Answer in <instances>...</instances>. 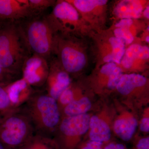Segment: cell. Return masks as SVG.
<instances>
[{
  "instance_id": "6da1fadb",
  "label": "cell",
  "mask_w": 149,
  "mask_h": 149,
  "mask_svg": "<svg viewBox=\"0 0 149 149\" xmlns=\"http://www.w3.org/2000/svg\"><path fill=\"white\" fill-rule=\"evenodd\" d=\"M17 106L29 118L35 135L52 139L61 122L56 100L34 89Z\"/></svg>"
},
{
  "instance_id": "7a4b0ae2",
  "label": "cell",
  "mask_w": 149,
  "mask_h": 149,
  "mask_svg": "<svg viewBox=\"0 0 149 149\" xmlns=\"http://www.w3.org/2000/svg\"><path fill=\"white\" fill-rule=\"evenodd\" d=\"M0 24V67L22 78L24 62L32 54L18 21Z\"/></svg>"
},
{
  "instance_id": "3957f363",
  "label": "cell",
  "mask_w": 149,
  "mask_h": 149,
  "mask_svg": "<svg viewBox=\"0 0 149 149\" xmlns=\"http://www.w3.org/2000/svg\"><path fill=\"white\" fill-rule=\"evenodd\" d=\"M35 135L29 118L18 106L0 118V141L17 149Z\"/></svg>"
},
{
  "instance_id": "277c9868",
  "label": "cell",
  "mask_w": 149,
  "mask_h": 149,
  "mask_svg": "<svg viewBox=\"0 0 149 149\" xmlns=\"http://www.w3.org/2000/svg\"><path fill=\"white\" fill-rule=\"evenodd\" d=\"M19 22L29 50L48 61L53 53L54 34L46 19L37 15Z\"/></svg>"
},
{
  "instance_id": "5b68a950",
  "label": "cell",
  "mask_w": 149,
  "mask_h": 149,
  "mask_svg": "<svg viewBox=\"0 0 149 149\" xmlns=\"http://www.w3.org/2000/svg\"><path fill=\"white\" fill-rule=\"evenodd\" d=\"M54 53L57 55V59L68 74L81 71L86 65V56L80 43L74 35L55 34Z\"/></svg>"
},
{
  "instance_id": "8992f818",
  "label": "cell",
  "mask_w": 149,
  "mask_h": 149,
  "mask_svg": "<svg viewBox=\"0 0 149 149\" xmlns=\"http://www.w3.org/2000/svg\"><path fill=\"white\" fill-rule=\"evenodd\" d=\"M46 17L54 34L74 35L83 25L80 14L67 1H57L52 12Z\"/></svg>"
},
{
  "instance_id": "52a82bcc",
  "label": "cell",
  "mask_w": 149,
  "mask_h": 149,
  "mask_svg": "<svg viewBox=\"0 0 149 149\" xmlns=\"http://www.w3.org/2000/svg\"><path fill=\"white\" fill-rule=\"evenodd\" d=\"M49 72V62L47 59L32 54L24 62L22 78L32 88H40L46 84Z\"/></svg>"
},
{
  "instance_id": "ba28073f",
  "label": "cell",
  "mask_w": 149,
  "mask_h": 149,
  "mask_svg": "<svg viewBox=\"0 0 149 149\" xmlns=\"http://www.w3.org/2000/svg\"><path fill=\"white\" fill-rule=\"evenodd\" d=\"M69 74L63 69L58 59L49 63V72L46 85L47 93L57 101L62 93L70 85Z\"/></svg>"
},
{
  "instance_id": "9c48e42d",
  "label": "cell",
  "mask_w": 149,
  "mask_h": 149,
  "mask_svg": "<svg viewBox=\"0 0 149 149\" xmlns=\"http://www.w3.org/2000/svg\"><path fill=\"white\" fill-rule=\"evenodd\" d=\"M90 119L86 113L64 118L57 128L60 136L64 138V144L66 145L73 138L86 133L90 128Z\"/></svg>"
},
{
  "instance_id": "30bf717a",
  "label": "cell",
  "mask_w": 149,
  "mask_h": 149,
  "mask_svg": "<svg viewBox=\"0 0 149 149\" xmlns=\"http://www.w3.org/2000/svg\"><path fill=\"white\" fill-rule=\"evenodd\" d=\"M33 16L27 0H0V20L19 21Z\"/></svg>"
},
{
  "instance_id": "8fae6325",
  "label": "cell",
  "mask_w": 149,
  "mask_h": 149,
  "mask_svg": "<svg viewBox=\"0 0 149 149\" xmlns=\"http://www.w3.org/2000/svg\"><path fill=\"white\" fill-rule=\"evenodd\" d=\"M149 58L148 47L135 43L130 45L125 49L120 64L123 68L130 69L135 64L148 61Z\"/></svg>"
},
{
  "instance_id": "7c38bea8",
  "label": "cell",
  "mask_w": 149,
  "mask_h": 149,
  "mask_svg": "<svg viewBox=\"0 0 149 149\" xmlns=\"http://www.w3.org/2000/svg\"><path fill=\"white\" fill-rule=\"evenodd\" d=\"M144 9L143 3L137 0L120 1L115 6L113 14L118 18L137 19L143 15Z\"/></svg>"
},
{
  "instance_id": "4fadbf2b",
  "label": "cell",
  "mask_w": 149,
  "mask_h": 149,
  "mask_svg": "<svg viewBox=\"0 0 149 149\" xmlns=\"http://www.w3.org/2000/svg\"><path fill=\"white\" fill-rule=\"evenodd\" d=\"M5 88L11 102L15 106L20 103L22 97H26L34 90L22 77L6 85Z\"/></svg>"
},
{
  "instance_id": "5bb4252c",
  "label": "cell",
  "mask_w": 149,
  "mask_h": 149,
  "mask_svg": "<svg viewBox=\"0 0 149 149\" xmlns=\"http://www.w3.org/2000/svg\"><path fill=\"white\" fill-rule=\"evenodd\" d=\"M147 79L144 76L137 73L123 74L116 89L121 95H129L136 88L146 85Z\"/></svg>"
},
{
  "instance_id": "9a60e30c",
  "label": "cell",
  "mask_w": 149,
  "mask_h": 149,
  "mask_svg": "<svg viewBox=\"0 0 149 149\" xmlns=\"http://www.w3.org/2000/svg\"><path fill=\"white\" fill-rule=\"evenodd\" d=\"M90 138L91 141L107 142L110 139L111 133L108 125L95 116L90 119Z\"/></svg>"
},
{
  "instance_id": "2e32d148",
  "label": "cell",
  "mask_w": 149,
  "mask_h": 149,
  "mask_svg": "<svg viewBox=\"0 0 149 149\" xmlns=\"http://www.w3.org/2000/svg\"><path fill=\"white\" fill-rule=\"evenodd\" d=\"M138 122L134 118L118 119L115 122L114 129L118 136L125 141H129L132 138Z\"/></svg>"
},
{
  "instance_id": "e0dca14e",
  "label": "cell",
  "mask_w": 149,
  "mask_h": 149,
  "mask_svg": "<svg viewBox=\"0 0 149 149\" xmlns=\"http://www.w3.org/2000/svg\"><path fill=\"white\" fill-rule=\"evenodd\" d=\"M77 10L80 15L95 13L99 9L106 5V0H73L67 1Z\"/></svg>"
},
{
  "instance_id": "ac0fdd59",
  "label": "cell",
  "mask_w": 149,
  "mask_h": 149,
  "mask_svg": "<svg viewBox=\"0 0 149 149\" xmlns=\"http://www.w3.org/2000/svg\"><path fill=\"white\" fill-rule=\"evenodd\" d=\"M91 106L90 100L88 98L84 97L78 100H74L66 106L65 107L64 112L66 116L85 114L91 109Z\"/></svg>"
},
{
  "instance_id": "d6986e66",
  "label": "cell",
  "mask_w": 149,
  "mask_h": 149,
  "mask_svg": "<svg viewBox=\"0 0 149 149\" xmlns=\"http://www.w3.org/2000/svg\"><path fill=\"white\" fill-rule=\"evenodd\" d=\"M53 139L35 135L17 149H55Z\"/></svg>"
},
{
  "instance_id": "ffe728a7",
  "label": "cell",
  "mask_w": 149,
  "mask_h": 149,
  "mask_svg": "<svg viewBox=\"0 0 149 149\" xmlns=\"http://www.w3.org/2000/svg\"><path fill=\"white\" fill-rule=\"evenodd\" d=\"M29 9L35 16L51 7H53L56 1L53 0H27Z\"/></svg>"
},
{
  "instance_id": "44dd1931",
  "label": "cell",
  "mask_w": 149,
  "mask_h": 149,
  "mask_svg": "<svg viewBox=\"0 0 149 149\" xmlns=\"http://www.w3.org/2000/svg\"><path fill=\"white\" fill-rule=\"evenodd\" d=\"M6 85H0V118L15 107L11 102L6 90Z\"/></svg>"
},
{
  "instance_id": "7402d4cb",
  "label": "cell",
  "mask_w": 149,
  "mask_h": 149,
  "mask_svg": "<svg viewBox=\"0 0 149 149\" xmlns=\"http://www.w3.org/2000/svg\"><path fill=\"white\" fill-rule=\"evenodd\" d=\"M114 36L122 41L126 45H132L134 41L133 32L127 28H115L113 30Z\"/></svg>"
},
{
  "instance_id": "603a6c76",
  "label": "cell",
  "mask_w": 149,
  "mask_h": 149,
  "mask_svg": "<svg viewBox=\"0 0 149 149\" xmlns=\"http://www.w3.org/2000/svg\"><path fill=\"white\" fill-rule=\"evenodd\" d=\"M122 70L120 67L117 66L113 72L109 75L107 87L111 90L116 88L120 78L123 75Z\"/></svg>"
},
{
  "instance_id": "cb8c5ba5",
  "label": "cell",
  "mask_w": 149,
  "mask_h": 149,
  "mask_svg": "<svg viewBox=\"0 0 149 149\" xmlns=\"http://www.w3.org/2000/svg\"><path fill=\"white\" fill-rule=\"evenodd\" d=\"M19 79L0 67V85H8Z\"/></svg>"
},
{
  "instance_id": "d4e9b609",
  "label": "cell",
  "mask_w": 149,
  "mask_h": 149,
  "mask_svg": "<svg viewBox=\"0 0 149 149\" xmlns=\"http://www.w3.org/2000/svg\"><path fill=\"white\" fill-rule=\"evenodd\" d=\"M58 100L62 104L65 105V107L74 101V94L72 89L68 87L62 93Z\"/></svg>"
},
{
  "instance_id": "484cf974",
  "label": "cell",
  "mask_w": 149,
  "mask_h": 149,
  "mask_svg": "<svg viewBox=\"0 0 149 149\" xmlns=\"http://www.w3.org/2000/svg\"><path fill=\"white\" fill-rule=\"evenodd\" d=\"M117 66V65L114 63H105L102 66L100 71L102 74L108 76Z\"/></svg>"
},
{
  "instance_id": "4316f807",
  "label": "cell",
  "mask_w": 149,
  "mask_h": 149,
  "mask_svg": "<svg viewBox=\"0 0 149 149\" xmlns=\"http://www.w3.org/2000/svg\"><path fill=\"white\" fill-rule=\"evenodd\" d=\"M133 19H122L115 24V28H127L130 29L133 24Z\"/></svg>"
},
{
  "instance_id": "83f0119b",
  "label": "cell",
  "mask_w": 149,
  "mask_h": 149,
  "mask_svg": "<svg viewBox=\"0 0 149 149\" xmlns=\"http://www.w3.org/2000/svg\"><path fill=\"white\" fill-rule=\"evenodd\" d=\"M140 129L144 132H148L149 131V118H144L141 120L140 123Z\"/></svg>"
},
{
  "instance_id": "f1b7e54d",
  "label": "cell",
  "mask_w": 149,
  "mask_h": 149,
  "mask_svg": "<svg viewBox=\"0 0 149 149\" xmlns=\"http://www.w3.org/2000/svg\"><path fill=\"white\" fill-rule=\"evenodd\" d=\"M138 149H149V139L148 138L141 139L137 145Z\"/></svg>"
},
{
  "instance_id": "f546056e",
  "label": "cell",
  "mask_w": 149,
  "mask_h": 149,
  "mask_svg": "<svg viewBox=\"0 0 149 149\" xmlns=\"http://www.w3.org/2000/svg\"><path fill=\"white\" fill-rule=\"evenodd\" d=\"M102 143L96 141H91L88 143V145L92 149H102L101 146Z\"/></svg>"
},
{
  "instance_id": "4dcf8cb0",
  "label": "cell",
  "mask_w": 149,
  "mask_h": 149,
  "mask_svg": "<svg viewBox=\"0 0 149 149\" xmlns=\"http://www.w3.org/2000/svg\"><path fill=\"white\" fill-rule=\"evenodd\" d=\"M143 15L146 18L149 19V6L147 5L144 8L143 12Z\"/></svg>"
},
{
  "instance_id": "1f68e13d",
  "label": "cell",
  "mask_w": 149,
  "mask_h": 149,
  "mask_svg": "<svg viewBox=\"0 0 149 149\" xmlns=\"http://www.w3.org/2000/svg\"><path fill=\"white\" fill-rule=\"evenodd\" d=\"M0 149H12L7 146L0 141Z\"/></svg>"
},
{
  "instance_id": "d6a6232c",
  "label": "cell",
  "mask_w": 149,
  "mask_h": 149,
  "mask_svg": "<svg viewBox=\"0 0 149 149\" xmlns=\"http://www.w3.org/2000/svg\"><path fill=\"white\" fill-rule=\"evenodd\" d=\"M115 145V144L114 143L110 144L106 147L105 149H114Z\"/></svg>"
},
{
  "instance_id": "836d02e7",
  "label": "cell",
  "mask_w": 149,
  "mask_h": 149,
  "mask_svg": "<svg viewBox=\"0 0 149 149\" xmlns=\"http://www.w3.org/2000/svg\"><path fill=\"white\" fill-rule=\"evenodd\" d=\"M146 41L147 43H149V35L146 36Z\"/></svg>"
},
{
  "instance_id": "e575fe53",
  "label": "cell",
  "mask_w": 149,
  "mask_h": 149,
  "mask_svg": "<svg viewBox=\"0 0 149 149\" xmlns=\"http://www.w3.org/2000/svg\"><path fill=\"white\" fill-rule=\"evenodd\" d=\"M82 149H92L91 147L87 145V146L85 147V148H83Z\"/></svg>"
},
{
  "instance_id": "d590c367",
  "label": "cell",
  "mask_w": 149,
  "mask_h": 149,
  "mask_svg": "<svg viewBox=\"0 0 149 149\" xmlns=\"http://www.w3.org/2000/svg\"><path fill=\"white\" fill-rule=\"evenodd\" d=\"M147 30H148V31H149V26H148V27H147Z\"/></svg>"
}]
</instances>
